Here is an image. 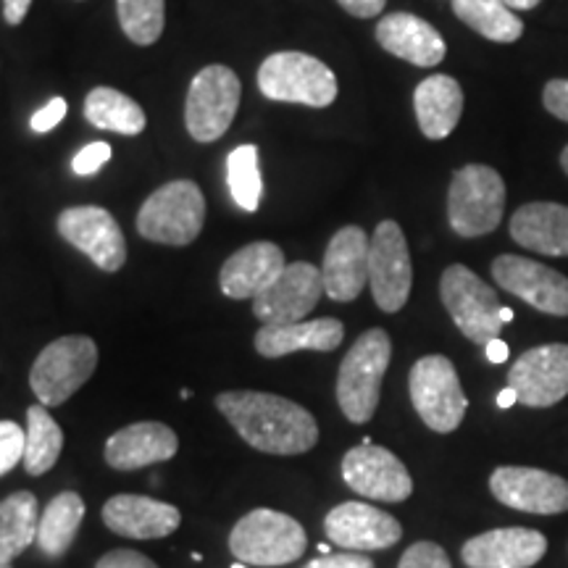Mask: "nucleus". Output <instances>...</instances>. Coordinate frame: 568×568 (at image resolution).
Wrapping results in <instances>:
<instances>
[{"mask_svg":"<svg viewBox=\"0 0 568 568\" xmlns=\"http://www.w3.org/2000/svg\"><path fill=\"white\" fill-rule=\"evenodd\" d=\"M27 429L17 422H0V477L9 474L13 466L24 464Z\"/></svg>","mask_w":568,"mask_h":568,"instance_id":"nucleus-35","label":"nucleus"},{"mask_svg":"<svg viewBox=\"0 0 568 568\" xmlns=\"http://www.w3.org/2000/svg\"><path fill=\"white\" fill-rule=\"evenodd\" d=\"M503 3H506L510 11H529V9H537L542 0H503Z\"/></svg>","mask_w":568,"mask_h":568,"instance_id":"nucleus-45","label":"nucleus"},{"mask_svg":"<svg viewBox=\"0 0 568 568\" xmlns=\"http://www.w3.org/2000/svg\"><path fill=\"white\" fill-rule=\"evenodd\" d=\"M103 521L119 537L161 539L180 529L182 514L145 495H113L103 506Z\"/></svg>","mask_w":568,"mask_h":568,"instance_id":"nucleus-21","label":"nucleus"},{"mask_svg":"<svg viewBox=\"0 0 568 568\" xmlns=\"http://www.w3.org/2000/svg\"><path fill=\"white\" fill-rule=\"evenodd\" d=\"M98 368V345L84 335L59 337L34 358L30 387L40 406H63Z\"/></svg>","mask_w":568,"mask_h":568,"instance_id":"nucleus-7","label":"nucleus"},{"mask_svg":"<svg viewBox=\"0 0 568 568\" xmlns=\"http://www.w3.org/2000/svg\"><path fill=\"white\" fill-rule=\"evenodd\" d=\"M506 211V182L485 163H468L453 174L447 190V222L458 237L474 240L495 232Z\"/></svg>","mask_w":568,"mask_h":568,"instance_id":"nucleus-3","label":"nucleus"},{"mask_svg":"<svg viewBox=\"0 0 568 568\" xmlns=\"http://www.w3.org/2000/svg\"><path fill=\"white\" fill-rule=\"evenodd\" d=\"M111 161V145L109 142H90V145H84L80 153L74 155V163H71V169H74L77 176H90V174H98L105 163Z\"/></svg>","mask_w":568,"mask_h":568,"instance_id":"nucleus-37","label":"nucleus"},{"mask_svg":"<svg viewBox=\"0 0 568 568\" xmlns=\"http://www.w3.org/2000/svg\"><path fill=\"white\" fill-rule=\"evenodd\" d=\"M232 568H247V564H240V560H237V564H234Z\"/></svg>","mask_w":568,"mask_h":568,"instance_id":"nucleus-50","label":"nucleus"},{"mask_svg":"<svg viewBox=\"0 0 568 568\" xmlns=\"http://www.w3.org/2000/svg\"><path fill=\"white\" fill-rule=\"evenodd\" d=\"M453 11L466 27L493 42H516L524 34V21L503 0H453Z\"/></svg>","mask_w":568,"mask_h":568,"instance_id":"nucleus-31","label":"nucleus"},{"mask_svg":"<svg viewBox=\"0 0 568 568\" xmlns=\"http://www.w3.org/2000/svg\"><path fill=\"white\" fill-rule=\"evenodd\" d=\"M243 84L230 67L211 63L190 82L184 103V124L195 142H216L224 138L240 109Z\"/></svg>","mask_w":568,"mask_h":568,"instance_id":"nucleus-10","label":"nucleus"},{"mask_svg":"<svg viewBox=\"0 0 568 568\" xmlns=\"http://www.w3.org/2000/svg\"><path fill=\"white\" fill-rule=\"evenodd\" d=\"M345 326L337 318H314L280 326H261L255 332V351L264 358H282L297 351L332 353L343 345Z\"/></svg>","mask_w":568,"mask_h":568,"instance_id":"nucleus-26","label":"nucleus"},{"mask_svg":"<svg viewBox=\"0 0 568 568\" xmlns=\"http://www.w3.org/2000/svg\"><path fill=\"white\" fill-rule=\"evenodd\" d=\"M216 408L247 445L268 456H301L318 443L316 418L287 397L237 389L219 395Z\"/></svg>","mask_w":568,"mask_h":568,"instance_id":"nucleus-1","label":"nucleus"},{"mask_svg":"<svg viewBox=\"0 0 568 568\" xmlns=\"http://www.w3.org/2000/svg\"><path fill=\"white\" fill-rule=\"evenodd\" d=\"M489 489L503 506L524 514L556 516L568 510V481L542 468L500 466L489 477Z\"/></svg>","mask_w":568,"mask_h":568,"instance_id":"nucleus-17","label":"nucleus"},{"mask_svg":"<svg viewBox=\"0 0 568 568\" xmlns=\"http://www.w3.org/2000/svg\"><path fill=\"white\" fill-rule=\"evenodd\" d=\"M59 234L105 274L119 272L126 264L122 226L101 205H74L61 211Z\"/></svg>","mask_w":568,"mask_h":568,"instance_id":"nucleus-13","label":"nucleus"},{"mask_svg":"<svg viewBox=\"0 0 568 568\" xmlns=\"http://www.w3.org/2000/svg\"><path fill=\"white\" fill-rule=\"evenodd\" d=\"M258 90L268 101L326 109L337 98V77L324 61L308 53L282 51L268 55L258 69Z\"/></svg>","mask_w":568,"mask_h":568,"instance_id":"nucleus-6","label":"nucleus"},{"mask_svg":"<svg viewBox=\"0 0 568 568\" xmlns=\"http://www.w3.org/2000/svg\"><path fill=\"white\" fill-rule=\"evenodd\" d=\"M226 182H230L232 201L247 213H255L264 195V180H261L258 148L240 145L226 159Z\"/></svg>","mask_w":568,"mask_h":568,"instance_id":"nucleus-33","label":"nucleus"},{"mask_svg":"<svg viewBox=\"0 0 568 568\" xmlns=\"http://www.w3.org/2000/svg\"><path fill=\"white\" fill-rule=\"evenodd\" d=\"M493 276L497 287L521 297L539 314L568 316V276L556 268L524 255H497L493 261Z\"/></svg>","mask_w":568,"mask_h":568,"instance_id":"nucleus-15","label":"nucleus"},{"mask_svg":"<svg viewBox=\"0 0 568 568\" xmlns=\"http://www.w3.org/2000/svg\"><path fill=\"white\" fill-rule=\"evenodd\" d=\"M337 3L355 19H374L385 11L387 0H337Z\"/></svg>","mask_w":568,"mask_h":568,"instance_id":"nucleus-42","label":"nucleus"},{"mask_svg":"<svg viewBox=\"0 0 568 568\" xmlns=\"http://www.w3.org/2000/svg\"><path fill=\"white\" fill-rule=\"evenodd\" d=\"M397 568H453L447 552L437 542H416L403 552Z\"/></svg>","mask_w":568,"mask_h":568,"instance_id":"nucleus-36","label":"nucleus"},{"mask_svg":"<svg viewBox=\"0 0 568 568\" xmlns=\"http://www.w3.org/2000/svg\"><path fill=\"white\" fill-rule=\"evenodd\" d=\"M305 568H374L372 560L366 556H358V552H337V556H324V558H316L311 560Z\"/></svg>","mask_w":568,"mask_h":568,"instance_id":"nucleus-41","label":"nucleus"},{"mask_svg":"<svg viewBox=\"0 0 568 568\" xmlns=\"http://www.w3.org/2000/svg\"><path fill=\"white\" fill-rule=\"evenodd\" d=\"M389 358H393V343L385 329L364 332L347 351L337 374V403L347 422H372L379 406L382 379L387 374Z\"/></svg>","mask_w":568,"mask_h":568,"instance_id":"nucleus-2","label":"nucleus"},{"mask_svg":"<svg viewBox=\"0 0 568 568\" xmlns=\"http://www.w3.org/2000/svg\"><path fill=\"white\" fill-rule=\"evenodd\" d=\"M308 537L293 516L258 508L240 518L230 535V550L247 566H287L303 558Z\"/></svg>","mask_w":568,"mask_h":568,"instance_id":"nucleus-4","label":"nucleus"},{"mask_svg":"<svg viewBox=\"0 0 568 568\" xmlns=\"http://www.w3.org/2000/svg\"><path fill=\"white\" fill-rule=\"evenodd\" d=\"M542 103L548 113L568 124V80H550L545 84Z\"/></svg>","mask_w":568,"mask_h":568,"instance_id":"nucleus-38","label":"nucleus"},{"mask_svg":"<svg viewBox=\"0 0 568 568\" xmlns=\"http://www.w3.org/2000/svg\"><path fill=\"white\" fill-rule=\"evenodd\" d=\"M95 568H159L151 558L134 550H113L98 560Z\"/></svg>","mask_w":568,"mask_h":568,"instance_id":"nucleus-40","label":"nucleus"},{"mask_svg":"<svg viewBox=\"0 0 568 568\" xmlns=\"http://www.w3.org/2000/svg\"><path fill=\"white\" fill-rule=\"evenodd\" d=\"M368 251L372 240L361 226H343L329 240L322 264L324 293L337 303H351L368 284Z\"/></svg>","mask_w":568,"mask_h":568,"instance_id":"nucleus-19","label":"nucleus"},{"mask_svg":"<svg viewBox=\"0 0 568 568\" xmlns=\"http://www.w3.org/2000/svg\"><path fill=\"white\" fill-rule=\"evenodd\" d=\"M414 109L424 138L445 140L460 122L464 90L453 77L432 74L418 82L414 92Z\"/></svg>","mask_w":568,"mask_h":568,"instance_id":"nucleus-27","label":"nucleus"},{"mask_svg":"<svg viewBox=\"0 0 568 568\" xmlns=\"http://www.w3.org/2000/svg\"><path fill=\"white\" fill-rule=\"evenodd\" d=\"M63 450V432L53 422L45 406H32L27 410V445H24V468L30 477L48 474L55 466Z\"/></svg>","mask_w":568,"mask_h":568,"instance_id":"nucleus-32","label":"nucleus"},{"mask_svg":"<svg viewBox=\"0 0 568 568\" xmlns=\"http://www.w3.org/2000/svg\"><path fill=\"white\" fill-rule=\"evenodd\" d=\"M560 166H564V172L568 174V145L564 148V153H560Z\"/></svg>","mask_w":568,"mask_h":568,"instance_id":"nucleus-48","label":"nucleus"},{"mask_svg":"<svg viewBox=\"0 0 568 568\" xmlns=\"http://www.w3.org/2000/svg\"><path fill=\"white\" fill-rule=\"evenodd\" d=\"M0 568H11V560H3V558H0Z\"/></svg>","mask_w":568,"mask_h":568,"instance_id":"nucleus-49","label":"nucleus"},{"mask_svg":"<svg viewBox=\"0 0 568 568\" xmlns=\"http://www.w3.org/2000/svg\"><path fill=\"white\" fill-rule=\"evenodd\" d=\"M485 351H487V358L493 361V364H506L508 361V345L503 343L500 337L493 339L489 345H485Z\"/></svg>","mask_w":568,"mask_h":568,"instance_id":"nucleus-44","label":"nucleus"},{"mask_svg":"<svg viewBox=\"0 0 568 568\" xmlns=\"http://www.w3.org/2000/svg\"><path fill=\"white\" fill-rule=\"evenodd\" d=\"M508 387L529 408H550L568 395V345L550 343L531 347L510 366Z\"/></svg>","mask_w":568,"mask_h":568,"instance_id":"nucleus-16","label":"nucleus"},{"mask_svg":"<svg viewBox=\"0 0 568 568\" xmlns=\"http://www.w3.org/2000/svg\"><path fill=\"white\" fill-rule=\"evenodd\" d=\"M40 510L32 493H13L0 500V558L13 560L38 539Z\"/></svg>","mask_w":568,"mask_h":568,"instance_id":"nucleus-29","label":"nucleus"},{"mask_svg":"<svg viewBox=\"0 0 568 568\" xmlns=\"http://www.w3.org/2000/svg\"><path fill=\"white\" fill-rule=\"evenodd\" d=\"M324 293L322 268L305 261L284 266V272L253 297V316L264 326L303 322L316 308Z\"/></svg>","mask_w":568,"mask_h":568,"instance_id":"nucleus-12","label":"nucleus"},{"mask_svg":"<svg viewBox=\"0 0 568 568\" xmlns=\"http://www.w3.org/2000/svg\"><path fill=\"white\" fill-rule=\"evenodd\" d=\"M514 403H518V395H516L514 387H506L500 395H497V406H500V408H510Z\"/></svg>","mask_w":568,"mask_h":568,"instance_id":"nucleus-46","label":"nucleus"},{"mask_svg":"<svg viewBox=\"0 0 568 568\" xmlns=\"http://www.w3.org/2000/svg\"><path fill=\"white\" fill-rule=\"evenodd\" d=\"M205 224V197L193 180H174L142 203L138 232L151 243L190 245Z\"/></svg>","mask_w":568,"mask_h":568,"instance_id":"nucleus-5","label":"nucleus"},{"mask_svg":"<svg viewBox=\"0 0 568 568\" xmlns=\"http://www.w3.org/2000/svg\"><path fill=\"white\" fill-rule=\"evenodd\" d=\"M63 116H67V101H63V98H53L51 103L42 105V109L32 116V130L38 134L51 132L63 122Z\"/></svg>","mask_w":568,"mask_h":568,"instance_id":"nucleus-39","label":"nucleus"},{"mask_svg":"<svg viewBox=\"0 0 568 568\" xmlns=\"http://www.w3.org/2000/svg\"><path fill=\"white\" fill-rule=\"evenodd\" d=\"M500 318H503V324H508L510 318H514V311H510V308H506V305H503V311H500Z\"/></svg>","mask_w":568,"mask_h":568,"instance_id":"nucleus-47","label":"nucleus"},{"mask_svg":"<svg viewBox=\"0 0 568 568\" xmlns=\"http://www.w3.org/2000/svg\"><path fill=\"white\" fill-rule=\"evenodd\" d=\"M368 284L376 305L385 314H397L408 303L414 287V264L410 251L397 222H382L372 237L368 251Z\"/></svg>","mask_w":568,"mask_h":568,"instance_id":"nucleus-11","label":"nucleus"},{"mask_svg":"<svg viewBox=\"0 0 568 568\" xmlns=\"http://www.w3.org/2000/svg\"><path fill=\"white\" fill-rule=\"evenodd\" d=\"M116 11L134 45H153L166 27V0H116Z\"/></svg>","mask_w":568,"mask_h":568,"instance_id":"nucleus-34","label":"nucleus"},{"mask_svg":"<svg viewBox=\"0 0 568 568\" xmlns=\"http://www.w3.org/2000/svg\"><path fill=\"white\" fill-rule=\"evenodd\" d=\"M510 237L524 251L542 255H568V205L535 201L510 216Z\"/></svg>","mask_w":568,"mask_h":568,"instance_id":"nucleus-25","label":"nucleus"},{"mask_svg":"<svg viewBox=\"0 0 568 568\" xmlns=\"http://www.w3.org/2000/svg\"><path fill=\"white\" fill-rule=\"evenodd\" d=\"M84 500L77 493H61L48 503L40 514L38 545L45 556L59 558L71 548L77 531L82 527Z\"/></svg>","mask_w":568,"mask_h":568,"instance_id":"nucleus-30","label":"nucleus"},{"mask_svg":"<svg viewBox=\"0 0 568 568\" xmlns=\"http://www.w3.org/2000/svg\"><path fill=\"white\" fill-rule=\"evenodd\" d=\"M439 297L447 314L460 329V335L477 345H489L503 329L500 297L487 282H481L471 268L453 264L439 280Z\"/></svg>","mask_w":568,"mask_h":568,"instance_id":"nucleus-9","label":"nucleus"},{"mask_svg":"<svg viewBox=\"0 0 568 568\" xmlns=\"http://www.w3.org/2000/svg\"><path fill=\"white\" fill-rule=\"evenodd\" d=\"M548 552V539L535 529L508 527L471 537L460 548L468 568H531Z\"/></svg>","mask_w":568,"mask_h":568,"instance_id":"nucleus-20","label":"nucleus"},{"mask_svg":"<svg viewBox=\"0 0 568 568\" xmlns=\"http://www.w3.org/2000/svg\"><path fill=\"white\" fill-rule=\"evenodd\" d=\"M376 42L387 53L422 69L437 67L447 53L443 34L429 21L406 11L387 13L385 19H379V24H376Z\"/></svg>","mask_w":568,"mask_h":568,"instance_id":"nucleus-23","label":"nucleus"},{"mask_svg":"<svg viewBox=\"0 0 568 568\" xmlns=\"http://www.w3.org/2000/svg\"><path fill=\"white\" fill-rule=\"evenodd\" d=\"M324 529L337 548H347L351 552L387 550L403 537V527L395 516L355 500L332 508Z\"/></svg>","mask_w":568,"mask_h":568,"instance_id":"nucleus-18","label":"nucleus"},{"mask_svg":"<svg viewBox=\"0 0 568 568\" xmlns=\"http://www.w3.org/2000/svg\"><path fill=\"white\" fill-rule=\"evenodd\" d=\"M408 389L416 414L432 432L447 435V432H456L464 422L468 400L456 366L445 355L418 358L410 368Z\"/></svg>","mask_w":568,"mask_h":568,"instance_id":"nucleus-8","label":"nucleus"},{"mask_svg":"<svg viewBox=\"0 0 568 568\" xmlns=\"http://www.w3.org/2000/svg\"><path fill=\"white\" fill-rule=\"evenodd\" d=\"M284 266H287V261H284L282 247L261 240V243L240 247L224 261L219 287L232 301H245V297L264 293L268 284L284 272Z\"/></svg>","mask_w":568,"mask_h":568,"instance_id":"nucleus-24","label":"nucleus"},{"mask_svg":"<svg viewBox=\"0 0 568 568\" xmlns=\"http://www.w3.org/2000/svg\"><path fill=\"white\" fill-rule=\"evenodd\" d=\"M343 479L358 495L379 503H403L414 493V481L403 460L368 439L345 453Z\"/></svg>","mask_w":568,"mask_h":568,"instance_id":"nucleus-14","label":"nucleus"},{"mask_svg":"<svg viewBox=\"0 0 568 568\" xmlns=\"http://www.w3.org/2000/svg\"><path fill=\"white\" fill-rule=\"evenodd\" d=\"M84 119L98 130L126 134V138L140 134L148 124L140 103H134L130 95L113 88L90 90V95L84 98Z\"/></svg>","mask_w":568,"mask_h":568,"instance_id":"nucleus-28","label":"nucleus"},{"mask_svg":"<svg viewBox=\"0 0 568 568\" xmlns=\"http://www.w3.org/2000/svg\"><path fill=\"white\" fill-rule=\"evenodd\" d=\"M180 450L174 429L159 422H138L119 429L105 443V464L116 471H138V468L163 464Z\"/></svg>","mask_w":568,"mask_h":568,"instance_id":"nucleus-22","label":"nucleus"},{"mask_svg":"<svg viewBox=\"0 0 568 568\" xmlns=\"http://www.w3.org/2000/svg\"><path fill=\"white\" fill-rule=\"evenodd\" d=\"M32 0H3V17L11 27H19L30 13Z\"/></svg>","mask_w":568,"mask_h":568,"instance_id":"nucleus-43","label":"nucleus"}]
</instances>
